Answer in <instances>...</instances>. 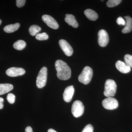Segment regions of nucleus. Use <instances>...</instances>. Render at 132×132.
Masks as SVG:
<instances>
[{"mask_svg":"<svg viewBox=\"0 0 132 132\" xmlns=\"http://www.w3.org/2000/svg\"><path fill=\"white\" fill-rule=\"evenodd\" d=\"M55 65L57 71V76L59 79L65 80L71 78V69L66 62L61 60H57Z\"/></svg>","mask_w":132,"mask_h":132,"instance_id":"1","label":"nucleus"},{"mask_svg":"<svg viewBox=\"0 0 132 132\" xmlns=\"http://www.w3.org/2000/svg\"><path fill=\"white\" fill-rule=\"evenodd\" d=\"M93 75V71L92 68L88 66H86L79 75L78 80L81 83L87 85L91 81Z\"/></svg>","mask_w":132,"mask_h":132,"instance_id":"2","label":"nucleus"},{"mask_svg":"<svg viewBox=\"0 0 132 132\" xmlns=\"http://www.w3.org/2000/svg\"><path fill=\"white\" fill-rule=\"evenodd\" d=\"M117 90V85L114 80L109 79L105 83L104 95L106 97H112L115 95Z\"/></svg>","mask_w":132,"mask_h":132,"instance_id":"3","label":"nucleus"},{"mask_svg":"<svg viewBox=\"0 0 132 132\" xmlns=\"http://www.w3.org/2000/svg\"><path fill=\"white\" fill-rule=\"evenodd\" d=\"M47 79V68L44 67L39 72L36 81V86L39 88H42L46 85Z\"/></svg>","mask_w":132,"mask_h":132,"instance_id":"4","label":"nucleus"},{"mask_svg":"<svg viewBox=\"0 0 132 132\" xmlns=\"http://www.w3.org/2000/svg\"><path fill=\"white\" fill-rule=\"evenodd\" d=\"M85 107L81 102L75 101L72 105L71 111L73 115L75 118L80 117L83 114Z\"/></svg>","mask_w":132,"mask_h":132,"instance_id":"5","label":"nucleus"},{"mask_svg":"<svg viewBox=\"0 0 132 132\" xmlns=\"http://www.w3.org/2000/svg\"><path fill=\"white\" fill-rule=\"evenodd\" d=\"M103 107L108 110H113L118 107L119 103L116 99L112 97H107L102 102Z\"/></svg>","mask_w":132,"mask_h":132,"instance_id":"6","label":"nucleus"},{"mask_svg":"<svg viewBox=\"0 0 132 132\" xmlns=\"http://www.w3.org/2000/svg\"><path fill=\"white\" fill-rule=\"evenodd\" d=\"M109 41L108 34L106 31L101 29L98 33V42L100 46L104 47L106 46Z\"/></svg>","mask_w":132,"mask_h":132,"instance_id":"7","label":"nucleus"},{"mask_svg":"<svg viewBox=\"0 0 132 132\" xmlns=\"http://www.w3.org/2000/svg\"><path fill=\"white\" fill-rule=\"evenodd\" d=\"M43 21L50 28L57 29L59 28V25L56 21L52 16L48 15H44L42 16Z\"/></svg>","mask_w":132,"mask_h":132,"instance_id":"8","label":"nucleus"},{"mask_svg":"<svg viewBox=\"0 0 132 132\" xmlns=\"http://www.w3.org/2000/svg\"><path fill=\"white\" fill-rule=\"evenodd\" d=\"M60 46L64 53L67 56L70 57L73 53V50L68 43L64 39L60 40L59 42Z\"/></svg>","mask_w":132,"mask_h":132,"instance_id":"9","label":"nucleus"},{"mask_svg":"<svg viewBox=\"0 0 132 132\" xmlns=\"http://www.w3.org/2000/svg\"><path fill=\"white\" fill-rule=\"evenodd\" d=\"M26 71L21 68L12 67L7 70L6 73L8 76L14 77L24 75Z\"/></svg>","mask_w":132,"mask_h":132,"instance_id":"10","label":"nucleus"},{"mask_svg":"<svg viewBox=\"0 0 132 132\" xmlns=\"http://www.w3.org/2000/svg\"><path fill=\"white\" fill-rule=\"evenodd\" d=\"M74 91V88L73 86H69L66 87L63 94L64 101L67 102L71 101L72 98Z\"/></svg>","mask_w":132,"mask_h":132,"instance_id":"11","label":"nucleus"},{"mask_svg":"<svg viewBox=\"0 0 132 132\" xmlns=\"http://www.w3.org/2000/svg\"><path fill=\"white\" fill-rule=\"evenodd\" d=\"M116 67L118 71L123 73H126L131 71V68L128 66L126 63L119 60L115 64Z\"/></svg>","mask_w":132,"mask_h":132,"instance_id":"12","label":"nucleus"},{"mask_svg":"<svg viewBox=\"0 0 132 132\" xmlns=\"http://www.w3.org/2000/svg\"><path fill=\"white\" fill-rule=\"evenodd\" d=\"M65 21L69 25L75 28H77L78 27V24L75 16L73 15L67 14L65 19Z\"/></svg>","mask_w":132,"mask_h":132,"instance_id":"13","label":"nucleus"},{"mask_svg":"<svg viewBox=\"0 0 132 132\" xmlns=\"http://www.w3.org/2000/svg\"><path fill=\"white\" fill-rule=\"evenodd\" d=\"M126 20V24L124 28L122 30L123 34L130 32L132 30V19L129 16H125Z\"/></svg>","mask_w":132,"mask_h":132,"instance_id":"14","label":"nucleus"},{"mask_svg":"<svg viewBox=\"0 0 132 132\" xmlns=\"http://www.w3.org/2000/svg\"><path fill=\"white\" fill-rule=\"evenodd\" d=\"M84 13L88 19L91 21H95L98 18V15L94 10L91 9L86 10L84 12Z\"/></svg>","mask_w":132,"mask_h":132,"instance_id":"15","label":"nucleus"},{"mask_svg":"<svg viewBox=\"0 0 132 132\" xmlns=\"http://www.w3.org/2000/svg\"><path fill=\"white\" fill-rule=\"evenodd\" d=\"M13 88V86L12 84L5 83L0 84V95L5 94L10 91Z\"/></svg>","mask_w":132,"mask_h":132,"instance_id":"16","label":"nucleus"},{"mask_svg":"<svg viewBox=\"0 0 132 132\" xmlns=\"http://www.w3.org/2000/svg\"><path fill=\"white\" fill-rule=\"evenodd\" d=\"M20 25L19 23L13 24H10L5 26L3 30L6 32L7 33H13L19 29Z\"/></svg>","mask_w":132,"mask_h":132,"instance_id":"17","label":"nucleus"},{"mask_svg":"<svg viewBox=\"0 0 132 132\" xmlns=\"http://www.w3.org/2000/svg\"><path fill=\"white\" fill-rule=\"evenodd\" d=\"M26 46V43L24 41L19 40L15 42L13 44V47L15 49L18 50H22L25 48Z\"/></svg>","mask_w":132,"mask_h":132,"instance_id":"18","label":"nucleus"},{"mask_svg":"<svg viewBox=\"0 0 132 132\" xmlns=\"http://www.w3.org/2000/svg\"><path fill=\"white\" fill-rule=\"evenodd\" d=\"M41 30L40 27L37 25H32L29 28V31L30 34L32 36L36 35Z\"/></svg>","mask_w":132,"mask_h":132,"instance_id":"19","label":"nucleus"},{"mask_svg":"<svg viewBox=\"0 0 132 132\" xmlns=\"http://www.w3.org/2000/svg\"><path fill=\"white\" fill-rule=\"evenodd\" d=\"M121 0H109L106 3V6L109 7H112L118 6L121 2Z\"/></svg>","mask_w":132,"mask_h":132,"instance_id":"20","label":"nucleus"},{"mask_svg":"<svg viewBox=\"0 0 132 132\" xmlns=\"http://www.w3.org/2000/svg\"><path fill=\"white\" fill-rule=\"evenodd\" d=\"M48 38V35L45 32L37 34L36 36V39L39 40H46Z\"/></svg>","mask_w":132,"mask_h":132,"instance_id":"21","label":"nucleus"},{"mask_svg":"<svg viewBox=\"0 0 132 132\" xmlns=\"http://www.w3.org/2000/svg\"><path fill=\"white\" fill-rule=\"evenodd\" d=\"M124 60L126 64L130 68H132V55L126 54L124 57Z\"/></svg>","mask_w":132,"mask_h":132,"instance_id":"22","label":"nucleus"},{"mask_svg":"<svg viewBox=\"0 0 132 132\" xmlns=\"http://www.w3.org/2000/svg\"><path fill=\"white\" fill-rule=\"evenodd\" d=\"M7 101L10 104H14L15 100V96L13 94L9 93L7 95Z\"/></svg>","mask_w":132,"mask_h":132,"instance_id":"23","label":"nucleus"},{"mask_svg":"<svg viewBox=\"0 0 132 132\" xmlns=\"http://www.w3.org/2000/svg\"><path fill=\"white\" fill-rule=\"evenodd\" d=\"M93 130L94 128L92 125L88 124L85 127L82 132H93Z\"/></svg>","mask_w":132,"mask_h":132,"instance_id":"24","label":"nucleus"},{"mask_svg":"<svg viewBox=\"0 0 132 132\" xmlns=\"http://www.w3.org/2000/svg\"><path fill=\"white\" fill-rule=\"evenodd\" d=\"M117 24L119 25H122V26H125L126 24V21L122 17H118L116 21Z\"/></svg>","mask_w":132,"mask_h":132,"instance_id":"25","label":"nucleus"},{"mask_svg":"<svg viewBox=\"0 0 132 132\" xmlns=\"http://www.w3.org/2000/svg\"><path fill=\"white\" fill-rule=\"evenodd\" d=\"M26 2V0H16V6L19 8L22 7L25 5Z\"/></svg>","mask_w":132,"mask_h":132,"instance_id":"26","label":"nucleus"},{"mask_svg":"<svg viewBox=\"0 0 132 132\" xmlns=\"http://www.w3.org/2000/svg\"><path fill=\"white\" fill-rule=\"evenodd\" d=\"M3 101H4L3 99L1 98V97H0V109H2L3 108Z\"/></svg>","mask_w":132,"mask_h":132,"instance_id":"27","label":"nucleus"},{"mask_svg":"<svg viewBox=\"0 0 132 132\" xmlns=\"http://www.w3.org/2000/svg\"><path fill=\"white\" fill-rule=\"evenodd\" d=\"M26 132H33L32 129L30 126H28L26 128L25 130Z\"/></svg>","mask_w":132,"mask_h":132,"instance_id":"28","label":"nucleus"},{"mask_svg":"<svg viewBox=\"0 0 132 132\" xmlns=\"http://www.w3.org/2000/svg\"><path fill=\"white\" fill-rule=\"evenodd\" d=\"M48 132H57L55 130H54V129H52V128H50L49 130H48Z\"/></svg>","mask_w":132,"mask_h":132,"instance_id":"29","label":"nucleus"},{"mask_svg":"<svg viewBox=\"0 0 132 132\" xmlns=\"http://www.w3.org/2000/svg\"><path fill=\"white\" fill-rule=\"evenodd\" d=\"M2 23V21L1 20H0V25H1V24Z\"/></svg>","mask_w":132,"mask_h":132,"instance_id":"30","label":"nucleus"}]
</instances>
